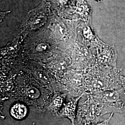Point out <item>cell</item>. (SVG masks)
I'll use <instances>...</instances> for the list:
<instances>
[{"label": "cell", "instance_id": "obj_1", "mask_svg": "<svg viewBox=\"0 0 125 125\" xmlns=\"http://www.w3.org/2000/svg\"><path fill=\"white\" fill-rule=\"evenodd\" d=\"M90 95L101 105L105 115L125 112V91L122 87L93 92Z\"/></svg>", "mask_w": 125, "mask_h": 125}, {"label": "cell", "instance_id": "obj_2", "mask_svg": "<svg viewBox=\"0 0 125 125\" xmlns=\"http://www.w3.org/2000/svg\"><path fill=\"white\" fill-rule=\"evenodd\" d=\"M11 114L14 118L21 119L25 117L27 113V108L23 104L17 103L13 105L11 109Z\"/></svg>", "mask_w": 125, "mask_h": 125}, {"label": "cell", "instance_id": "obj_3", "mask_svg": "<svg viewBox=\"0 0 125 125\" xmlns=\"http://www.w3.org/2000/svg\"><path fill=\"white\" fill-rule=\"evenodd\" d=\"M83 34L85 38H86L87 39H91L92 38V34L91 30H90V29L89 27H86L84 29Z\"/></svg>", "mask_w": 125, "mask_h": 125}, {"label": "cell", "instance_id": "obj_5", "mask_svg": "<svg viewBox=\"0 0 125 125\" xmlns=\"http://www.w3.org/2000/svg\"><path fill=\"white\" fill-rule=\"evenodd\" d=\"M47 48H48L47 45L44 43H42L38 45L37 47V50L39 52H43L47 50Z\"/></svg>", "mask_w": 125, "mask_h": 125}, {"label": "cell", "instance_id": "obj_4", "mask_svg": "<svg viewBox=\"0 0 125 125\" xmlns=\"http://www.w3.org/2000/svg\"><path fill=\"white\" fill-rule=\"evenodd\" d=\"M114 113H111L110 115L109 116V117L105 120V121H103V122H101L100 123H95V124H92L90 125H109V122L111 120V118H112V116H113Z\"/></svg>", "mask_w": 125, "mask_h": 125}, {"label": "cell", "instance_id": "obj_6", "mask_svg": "<svg viewBox=\"0 0 125 125\" xmlns=\"http://www.w3.org/2000/svg\"><path fill=\"white\" fill-rule=\"evenodd\" d=\"M121 84L122 87L124 89L125 91V77L121 76Z\"/></svg>", "mask_w": 125, "mask_h": 125}, {"label": "cell", "instance_id": "obj_7", "mask_svg": "<svg viewBox=\"0 0 125 125\" xmlns=\"http://www.w3.org/2000/svg\"><path fill=\"white\" fill-rule=\"evenodd\" d=\"M78 125H88V124H84V123H82V122H79V123H78Z\"/></svg>", "mask_w": 125, "mask_h": 125}]
</instances>
